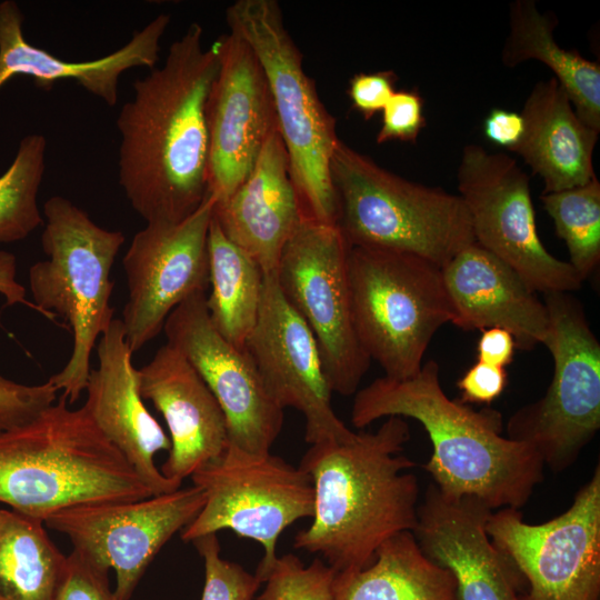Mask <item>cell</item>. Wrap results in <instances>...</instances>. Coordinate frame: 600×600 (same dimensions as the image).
Here are the masks:
<instances>
[{"label": "cell", "instance_id": "d6a6232c", "mask_svg": "<svg viewBox=\"0 0 600 600\" xmlns=\"http://www.w3.org/2000/svg\"><path fill=\"white\" fill-rule=\"evenodd\" d=\"M204 562V586L200 600H252L261 579L240 564L224 560L217 533L192 541Z\"/></svg>", "mask_w": 600, "mask_h": 600}, {"label": "cell", "instance_id": "7c38bea8", "mask_svg": "<svg viewBox=\"0 0 600 600\" xmlns=\"http://www.w3.org/2000/svg\"><path fill=\"white\" fill-rule=\"evenodd\" d=\"M457 179L476 243L509 264L536 291L580 289L582 280L571 264L553 257L540 240L529 177L512 157L466 144Z\"/></svg>", "mask_w": 600, "mask_h": 600}, {"label": "cell", "instance_id": "83f0119b", "mask_svg": "<svg viewBox=\"0 0 600 600\" xmlns=\"http://www.w3.org/2000/svg\"><path fill=\"white\" fill-rule=\"evenodd\" d=\"M210 321L218 332L244 349L260 310L263 277L260 266L232 243L212 216L208 234Z\"/></svg>", "mask_w": 600, "mask_h": 600}, {"label": "cell", "instance_id": "ba28073f", "mask_svg": "<svg viewBox=\"0 0 600 600\" xmlns=\"http://www.w3.org/2000/svg\"><path fill=\"white\" fill-rule=\"evenodd\" d=\"M348 280L353 323L384 376L419 372L436 332L453 320L441 268L406 252L350 247Z\"/></svg>", "mask_w": 600, "mask_h": 600}, {"label": "cell", "instance_id": "836d02e7", "mask_svg": "<svg viewBox=\"0 0 600 600\" xmlns=\"http://www.w3.org/2000/svg\"><path fill=\"white\" fill-rule=\"evenodd\" d=\"M57 392L49 380L29 386L0 373V432L32 421L56 401Z\"/></svg>", "mask_w": 600, "mask_h": 600}, {"label": "cell", "instance_id": "f35d334b", "mask_svg": "<svg viewBox=\"0 0 600 600\" xmlns=\"http://www.w3.org/2000/svg\"><path fill=\"white\" fill-rule=\"evenodd\" d=\"M524 131L520 112L501 108L492 109L483 121V134L494 144L510 152L518 146Z\"/></svg>", "mask_w": 600, "mask_h": 600}, {"label": "cell", "instance_id": "e575fe53", "mask_svg": "<svg viewBox=\"0 0 600 600\" xmlns=\"http://www.w3.org/2000/svg\"><path fill=\"white\" fill-rule=\"evenodd\" d=\"M381 112L382 123L376 138L378 143L416 142L427 124L423 99L417 90L396 91Z\"/></svg>", "mask_w": 600, "mask_h": 600}, {"label": "cell", "instance_id": "8fae6325", "mask_svg": "<svg viewBox=\"0 0 600 600\" xmlns=\"http://www.w3.org/2000/svg\"><path fill=\"white\" fill-rule=\"evenodd\" d=\"M349 248L338 224L302 219L276 273L286 300L316 339L331 391L346 397L358 391L371 362L352 318Z\"/></svg>", "mask_w": 600, "mask_h": 600}, {"label": "cell", "instance_id": "cb8c5ba5", "mask_svg": "<svg viewBox=\"0 0 600 600\" xmlns=\"http://www.w3.org/2000/svg\"><path fill=\"white\" fill-rule=\"evenodd\" d=\"M213 218L264 274L277 273L282 250L302 220L278 129L267 139L246 180L214 204Z\"/></svg>", "mask_w": 600, "mask_h": 600}, {"label": "cell", "instance_id": "8992f818", "mask_svg": "<svg viewBox=\"0 0 600 600\" xmlns=\"http://www.w3.org/2000/svg\"><path fill=\"white\" fill-rule=\"evenodd\" d=\"M330 174L350 247L411 253L442 268L476 242L459 194L407 180L341 140Z\"/></svg>", "mask_w": 600, "mask_h": 600}, {"label": "cell", "instance_id": "4316f807", "mask_svg": "<svg viewBox=\"0 0 600 600\" xmlns=\"http://www.w3.org/2000/svg\"><path fill=\"white\" fill-rule=\"evenodd\" d=\"M332 600H457L456 582L407 530L386 540L369 567L337 572Z\"/></svg>", "mask_w": 600, "mask_h": 600}, {"label": "cell", "instance_id": "e0dca14e", "mask_svg": "<svg viewBox=\"0 0 600 600\" xmlns=\"http://www.w3.org/2000/svg\"><path fill=\"white\" fill-rule=\"evenodd\" d=\"M244 349L278 406L303 414L306 442H347L356 436L332 409L316 339L286 300L276 273L263 277L258 320Z\"/></svg>", "mask_w": 600, "mask_h": 600}, {"label": "cell", "instance_id": "ffe728a7", "mask_svg": "<svg viewBox=\"0 0 600 600\" xmlns=\"http://www.w3.org/2000/svg\"><path fill=\"white\" fill-rule=\"evenodd\" d=\"M132 353L122 321L113 319L99 340V362L90 370L83 407L152 496L169 493L181 488V482L166 478L154 456L161 450L169 452L171 442L143 402Z\"/></svg>", "mask_w": 600, "mask_h": 600}, {"label": "cell", "instance_id": "52a82bcc", "mask_svg": "<svg viewBox=\"0 0 600 600\" xmlns=\"http://www.w3.org/2000/svg\"><path fill=\"white\" fill-rule=\"evenodd\" d=\"M226 19L230 31L251 48L266 76L302 219L338 224V197L330 174L340 140L336 119L303 70L302 54L278 2L238 0L227 8Z\"/></svg>", "mask_w": 600, "mask_h": 600}, {"label": "cell", "instance_id": "6da1fadb", "mask_svg": "<svg viewBox=\"0 0 600 600\" xmlns=\"http://www.w3.org/2000/svg\"><path fill=\"white\" fill-rule=\"evenodd\" d=\"M221 50L222 36L206 47L192 22L120 110L119 183L147 223L182 221L209 193L207 102Z\"/></svg>", "mask_w": 600, "mask_h": 600}, {"label": "cell", "instance_id": "484cf974", "mask_svg": "<svg viewBox=\"0 0 600 600\" xmlns=\"http://www.w3.org/2000/svg\"><path fill=\"white\" fill-rule=\"evenodd\" d=\"M558 22L553 13L540 12L533 0L512 2L501 61L507 68L529 60L546 64L581 120L600 131V64L576 49L560 47L554 38Z\"/></svg>", "mask_w": 600, "mask_h": 600}, {"label": "cell", "instance_id": "7402d4cb", "mask_svg": "<svg viewBox=\"0 0 600 600\" xmlns=\"http://www.w3.org/2000/svg\"><path fill=\"white\" fill-rule=\"evenodd\" d=\"M453 320L464 330L501 328L520 349L544 343L549 317L537 291L509 264L472 243L441 268Z\"/></svg>", "mask_w": 600, "mask_h": 600}, {"label": "cell", "instance_id": "7a4b0ae2", "mask_svg": "<svg viewBox=\"0 0 600 600\" xmlns=\"http://www.w3.org/2000/svg\"><path fill=\"white\" fill-rule=\"evenodd\" d=\"M409 439L407 421L388 417L347 442L310 444L299 467L311 478L314 510L293 547L319 553L336 572L356 571L373 562L386 540L413 531L419 481L402 453Z\"/></svg>", "mask_w": 600, "mask_h": 600}, {"label": "cell", "instance_id": "f1b7e54d", "mask_svg": "<svg viewBox=\"0 0 600 600\" xmlns=\"http://www.w3.org/2000/svg\"><path fill=\"white\" fill-rule=\"evenodd\" d=\"M42 520L0 508V600H54L67 557Z\"/></svg>", "mask_w": 600, "mask_h": 600}, {"label": "cell", "instance_id": "5bb4252c", "mask_svg": "<svg viewBox=\"0 0 600 600\" xmlns=\"http://www.w3.org/2000/svg\"><path fill=\"white\" fill-rule=\"evenodd\" d=\"M204 502L203 489L192 484L139 500L73 506L43 522L66 534L73 550L89 561L107 571L113 569L116 599L130 600L150 562Z\"/></svg>", "mask_w": 600, "mask_h": 600}, {"label": "cell", "instance_id": "f546056e", "mask_svg": "<svg viewBox=\"0 0 600 600\" xmlns=\"http://www.w3.org/2000/svg\"><path fill=\"white\" fill-rule=\"evenodd\" d=\"M46 149L44 136L23 137L13 161L0 176V243L22 240L43 226L37 198L46 168Z\"/></svg>", "mask_w": 600, "mask_h": 600}, {"label": "cell", "instance_id": "44dd1931", "mask_svg": "<svg viewBox=\"0 0 600 600\" xmlns=\"http://www.w3.org/2000/svg\"><path fill=\"white\" fill-rule=\"evenodd\" d=\"M137 374L142 399L162 414L170 434L171 448L160 471L182 483L226 449L223 411L186 357L168 343Z\"/></svg>", "mask_w": 600, "mask_h": 600}, {"label": "cell", "instance_id": "9c48e42d", "mask_svg": "<svg viewBox=\"0 0 600 600\" xmlns=\"http://www.w3.org/2000/svg\"><path fill=\"white\" fill-rule=\"evenodd\" d=\"M544 346L554 363L546 394L517 410L507 437L532 447L554 472L569 468L600 428V343L568 292L544 293Z\"/></svg>", "mask_w": 600, "mask_h": 600}, {"label": "cell", "instance_id": "5b68a950", "mask_svg": "<svg viewBox=\"0 0 600 600\" xmlns=\"http://www.w3.org/2000/svg\"><path fill=\"white\" fill-rule=\"evenodd\" d=\"M43 216L41 246L47 259L30 267L29 284L34 307L51 319L57 313L72 331L69 361L49 378L72 404L86 390L96 341L113 321L110 273L126 237L98 226L61 196L44 202Z\"/></svg>", "mask_w": 600, "mask_h": 600}, {"label": "cell", "instance_id": "74e56055", "mask_svg": "<svg viewBox=\"0 0 600 600\" xmlns=\"http://www.w3.org/2000/svg\"><path fill=\"white\" fill-rule=\"evenodd\" d=\"M508 383L504 368L478 361L459 379L462 403H486L496 400Z\"/></svg>", "mask_w": 600, "mask_h": 600}, {"label": "cell", "instance_id": "603a6c76", "mask_svg": "<svg viewBox=\"0 0 600 600\" xmlns=\"http://www.w3.org/2000/svg\"><path fill=\"white\" fill-rule=\"evenodd\" d=\"M24 16L13 0L0 2V88L11 78L29 77L41 89L57 81L73 80L90 94L112 107L118 102L122 73L133 68L153 69L159 61L160 41L170 16L160 13L116 51L88 61H68L28 42Z\"/></svg>", "mask_w": 600, "mask_h": 600}, {"label": "cell", "instance_id": "ab89813d", "mask_svg": "<svg viewBox=\"0 0 600 600\" xmlns=\"http://www.w3.org/2000/svg\"><path fill=\"white\" fill-rule=\"evenodd\" d=\"M516 342L512 334L501 328H488L478 341V361L506 368L513 359Z\"/></svg>", "mask_w": 600, "mask_h": 600}, {"label": "cell", "instance_id": "ac0fdd59", "mask_svg": "<svg viewBox=\"0 0 600 600\" xmlns=\"http://www.w3.org/2000/svg\"><path fill=\"white\" fill-rule=\"evenodd\" d=\"M207 124L208 192L218 203L246 180L267 139L278 129L263 70L248 43L233 31L222 34Z\"/></svg>", "mask_w": 600, "mask_h": 600}, {"label": "cell", "instance_id": "277c9868", "mask_svg": "<svg viewBox=\"0 0 600 600\" xmlns=\"http://www.w3.org/2000/svg\"><path fill=\"white\" fill-rule=\"evenodd\" d=\"M152 493L86 408L59 400L29 423L0 432V503L44 521L73 506Z\"/></svg>", "mask_w": 600, "mask_h": 600}, {"label": "cell", "instance_id": "1f68e13d", "mask_svg": "<svg viewBox=\"0 0 600 600\" xmlns=\"http://www.w3.org/2000/svg\"><path fill=\"white\" fill-rule=\"evenodd\" d=\"M336 571L321 559L309 566L293 553L278 557L257 600H332Z\"/></svg>", "mask_w": 600, "mask_h": 600}, {"label": "cell", "instance_id": "60d3db41", "mask_svg": "<svg viewBox=\"0 0 600 600\" xmlns=\"http://www.w3.org/2000/svg\"><path fill=\"white\" fill-rule=\"evenodd\" d=\"M14 256L0 251V293L4 294L9 303L23 301L24 290L16 280Z\"/></svg>", "mask_w": 600, "mask_h": 600}, {"label": "cell", "instance_id": "3957f363", "mask_svg": "<svg viewBox=\"0 0 600 600\" xmlns=\"http://www.w3.org/2000/svg\"><path fill=\"white\" fill-rule=\"evenodd\" d=\"M388 417L411 418L424 428L433 448L424 469L447 497L472 496L491 510L520 509L543 480L542 459L529 444L502 436L499 411L474 410L446 394L434 360L410 378L383 376L354 393L356 428Z\"/></svg>", "mask_w": 600, "mask_h": 600}, {"label": "cell", "instance_id": "9a60e30c", "mask_svg": "<svg viewBox=\"0 0 600 600\" xmlns=\"http://www.w3.org/2000/svg\"><path fill=\"white\" fill-rule=\"evenodd\" d=\"M214 204L208 193L184 220L150 222L133 236L122 260L128 298L121 320L132 352L163 330L180 303L208 289V234Z\"/></svg>", "mask_w": 600, "mask_h": 600}, {"label": "cell", "instance_id": "8d00e7d4", "mask_svg": "<svg viewBox=\"0 0 600 600\" xmlns=\"http://www.w3.org/2000/svg\"><path fill=\"white\" fill-rule=\"evenodd\" d=\"M398 76L392 70L371 73H357L349 81L348 96L352 108L364 120L371 119L382 111L391 96L396 92L394 86Z\"/></svg>", "mask_w": 600, "mask_h": 600}, {"label": "cell", "instance_id": "30bf717a", "mask_svg": "<svg viewBox=\"0 0 600 600\" xmlns=\"http://www.w3.org/2000/svg\"><path fill=\"white\" fill-rule=\"evenodd\" d=\"M206 502L181 530L184 542L229 529L259 542L263 557L257 576L277 560L279 536L299 519L312 518L314 491L310 476L270 452L253 453L228 441L223 452L191 474Z\"/></svg>", "mask_w": 600, "mask_h": 600}, {"label": "cell", "instance_id": "d6986e66", "mask_svg": "<svg viewBox=\"0 0 600 600\" xmlns=\"http://www.w3.org/2000/svg\"><path fill=\"white\" fill-rule=\"evenodd\" d=\"M492 511L472 496L447 497L433 483L418 506L412 532L426 557L451 572L457 600H522L523 577L487 533Z\"/></svg>", "mask_w": 600, "mask_h": 600}, {"label": "cell", "instance_id": "d590c367", "mask_svg": "<svg viewBox=\"0 0 600 600\" xmlns=\"http://www.w3.org/2000/svg\"><path fill=\"white\" fill-rule=\"evenodd\" d=\"M54 600H117L109 587L108 571L72 550Z\"/></svg>", "mask_w": 600, "mask_h": 600}, {"label": "cell", "instance_id": "4fadbf2b", "mask_svg": "<svg viewBox=\"0 0 600 600\" xmlns=\"http://www.w3.org/2000/svg\"><path fill=\"white\" fill-rule=\"evenodd\" d=\"M486 530L523 577L522 600H600L599 463L558 517L530 524L519 509L502 508Z\"/></svg>", "mask_w": 600, "mask_h": 600}, {"label": "cell", "instance_id": "2e32d148", "mask_svg": "<svg viewBox=\"0 0 600 600\" xmlns=\"http://www.w3.org/2000/svg\"><path fill=\"white\" fill-rule=\"evenodd\" d=\"M206 298V292L194 293L168 316L167 343L186 357L217 399L228 441L249 452H270L283 427V409L268 392L248 351L213 327Z\"/></svg>", "mask_w": 600, "mask_h": 600}, {"label": "cell", "instance_id": "d4e9b609", "mask_svg": "<svg viewBox=\"0 0 600 600\" xmlns=\"http://www.w3.org/2000/svg\"><path fill=\"white\" fill-rule=\"evenodd\" d=\"M520 113L524 131L512 152L543 180V193L583 186L597 177L593 151L599 131L581 120L554 77L533 86Z\"/></svg>", "mask_w": 600, "mask_h": 600}, {"label": "cell", "instance_id": "4dcf8cb0", "mask_svg": "<svg viewBox=\"0 0 600 600\" xmlns=\"http://www.w3.org/2000/svg\"><path fill=\"white\" fill-rule=\"evenodd\" d=\"M541 201L556 232L568 248L569 263L583 281L600 260V182L542 193Z\"/></svg>", "mask_w": 600, "mask_h": 600}]
</instances>
